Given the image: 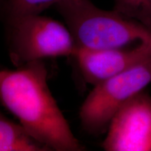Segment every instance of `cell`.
<instances>
[{
    "instance_id": "obj_1",
    "label": "cell",
    "mask_w": 151,
    "mask_h": 151,
    "mask_svg": "<svg viewBox=\"0 0 151 151\" xmlns=\"http://www.w3.org/2000/svg\"><path fill=\"white\" fill-rule=\"evenodd\" d=\"M16 69H0V101L19 124L49 151H83L52 95L43 60Z\"/></svg>"
},
{
    "instance_id": "obj_2",
    "label": "cell",
    "mask_w": 151,
    "mask_h": 151,
    "mask_svg": "<svg viewBox=\"0 0 151 151\" xmlns=\"http://www.w3.org/2000/svg\"><path fill=\"white\" fill-rule=\"evenodd\" d=\"M69 29L77 48H123L134 41L151 46V29L90 0H60L54 6Z\"/></svg>"
},
{
    "instance_id": "obj_3",
    "label": "cell",
    "mask_w": 151,
    "mask_h": 151,
    "mask_svg": "<svg viewBox=\"0 0 151 151\" xmlns=\"http://www.w3.org/2000/svg\"><path fill=\"white\" fill-rule=\"evenodd\" d=\"M11 61L16 67L58 57H73L77 47L67 26L41 14L3 20Z\"/></svg>"
},
{
    "instance_id": "obj_4",
    "label": "cell",
    "mask_w": 151,
    "mask_h": 151,
    "mask_svg": "<svg viewBox=\"0 0 151 151\" xmlns=\"http://www.w3.org/2000/svg\"><path fill=\"white\" fill-rule=\"evenodd\" d=\"M150 83L151 59L95 86L80 108L81 127L90 135L102 134L119 109Z\"/></svg>"
},
{
    "instance_id": "obj_5",
    "label": "cell",
    "mask_w": 151,
    "mask_h": 151,
    "mask_svg": "<svg viewBox=\"0 0 151 151\" xmlns=\"http://www.w3.org/2000/svg\"><path fill=\"white\" fill-rule=\"evenodd\" d=\"M101 143L106 151H151V96L144 90L119 109Z\"/></svg>"
},
{
    "instance_id": "obj_6",
    "label": "cell",
    "mask_w": 151,
    "mask_h": 151,
    "mask_svg": "<svg viewBox=\"0 0 151 151\" xmlns=\"http://www.w3.org/2000/svg\"><path fill=\"white\" fill-rule=\"evenodd\" d=\"M73 57L84 81L95 86L151 59V46L140 43L132 49L77 48Z\"/></svg>"
},
{
    "instance_id": "obj_7",
    "label": "cell",
    "mask_w": 151,
    "mask_h": 151,
    "mask_svg": "<svg viewBox=\"0 0 151 151\" xmlns=\"http://www.w3.org/2000/svg\"><path fill=\"white\" fill-rule=\"evenodd\" d=\"M49 151L0 111V151Z\"/></svg>"
},
{
    "instance_id": "obj_8",
    "label": "cell",
    "mask_w": 151,
    "mask_h": 151,
    "mask_svg": "<svg viewBox=\"0 0 151 151\" xmlns=\"http://www.w3.org/2000/svg\"><path fill=\"white\" fill-rule=\"evenodd\" d=\"M60 0H7L0 15V20L15 17L41 14Z\"/></svg>"
},
{
    "instance_id": "obj_9",
    "label": "cell",
    "mask_w": 151,
    "mask_h": 151,
    "mask_svg": "<svg viewBox=\"0 0 151 151\" xmlns=\"http://www.w3.org/2000/svg\"><path fill=\"white\" fill-rule=\"evenodd\" d=\"M113 10L151 29V0H113Z\"/></svg>"
},
{
    "instance_id": "obj_10",
    "label": "cell",
    "mask_w": 151,
    "mask_h": 151,
    "mask_svg": "<svg viewBox=\"0 0 151 151\" xmlns=\"http://www.w3.org/2000/svg\"><path fill=\"white\" fill-rule=\"evenodd\" d=\"M6 1L7 0H0V15L1 14V11H2L4 7Z\"/></svg>"
}]
</instances>
